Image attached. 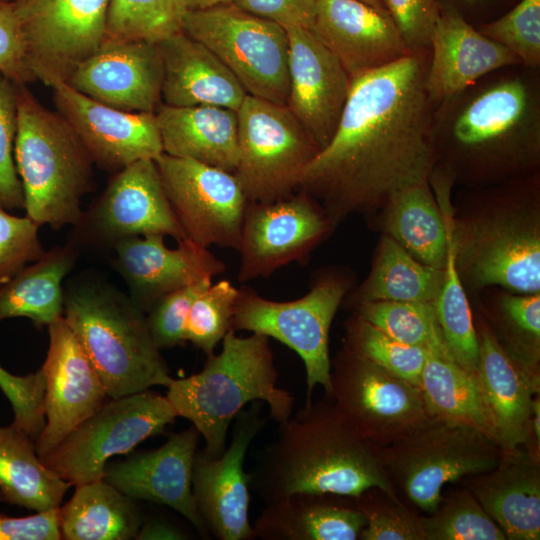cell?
I'll return each mask as SVG.
<instances>
[{"mask_svg": "<svg viewBox=\"0 0 540 540\" xmlns=\"http://www.w3.org/2000/svg\"><path fill=\"white\" fill-rule=\"evenodd\" d=\"M428 63L429 53H412L351 80L336 131L299 186L335 228L352 214L379 212L397 191L428 181L435 166Z\"/></svg>", "mask_w": 540, "mask_h": 540, "instance_id": "obj_1", "label": "cell"}, {"mask_svg": "<svg viewBox=\"0 0 540 540\" xmlns=\"http://www.w3.org/2000/svg\"><path fill=\"white\" fill-rule=\"evenodd\" d=\"M435 166L481 188L539 173L540 68L493 71L434 105Z\"/></svg>", "mask_w": 540, "mask_h": 540, "instance_id": "obj_2", "label": "cell"}, {"mask_svg": "<svg viewBox=\"0 0 540 540\" xmlns=\"http://www.w3.org/2000/svg\"><path fill=\"white\" fill-rule=\"evenodd\" d=\"M248 474L250 489L266 505L296 493L356 497L371 487L398 497L379 446L350 426L329 398L306 403L278 423Z\"/></svg>", "mask_w": 540, "mask_h": 540, "instance_id": "obj_3", "label": "cell"}, {"mask_svg": "<svg viewBox=\"0 0 540 540\" xmlns=\"http://www.w3.org/2000/svg\"><path fill=\"white\" fill-rule=\"evenodd\" d=\"M476 207L449 219L460 279L469 288L540 292L539 173L479 188Z\"/></svg>", "mask_w": 540, "mask_h": 540, "instance_id": "obj_4", "label": "cell"}, {"mask_svg": "<svg viewBox=\"0 0 540 540\" xmlns=\"http://www.w3.org/2000/svg\"><path fill=\"white\" fill-rule=\"evenodd\" d=\"M269 339L259 333L241 337L231 329L221 341V352L208 355L200 372L172 378L166 387L177 417L196 427L210 456L223 453L230 424L250 402H266L277 423L291 416L294 398L277 386Z\"/></svg>", "mask_w": 540, "mask_h": 540, "instance_id": "obj_5", "label": "cell"}, {"mask_svg": "<svg viewBox=\"0 0 540 540\" xmlns=\"http://www.w3.org/2000/svg\"><path fill=\"white\" fill-rule=\"evenodd\" d=\"M63 317L100 376L109 398L167 387L169 368L146 313L105 280L78 277L64 289Z\"/></svg>", "mask_w": 540, "mask_h": 540, "instance_id": "obj_6", "label": "cell"}, {"mask_svg": "<svg viewBox=\"0 0 540 540\" xmlns=\"http://www.w3.org/2000/svg\"><path fill=\"white\" fill-rule=\"evenodd\" d=\"M14 157L26 216L38 226H77L81 199L93 185L94 162L64 118L42 106L22 84Z\"/></svg>", "mask_w": 540, "mask_h": 540, "instance_id": "obj_7", "label": "cell"}, {"mask_svg": "<svg viewBox=\"0 0 540 540\" xmlns=\"http://www.w3.org/2000/svg\"><path fill=\"white\" fill-rule=\"evenodd\" d=\"M503 452L482 431L436 417L379 447L382 467L397 496L420 514L436 509L446 484L494 468Z\"/></svg>", "mask_w": 540, "mask_h": 540, "instance_id": "obj_8", "label": "cell"}, {"mask_svg": "<svg viewBox=\"0 0 540 540\" xmlns=\"http://www.w3.org/2000/svg\"><path fill=\"white\" fill-rule=\"evenodd\" d=\"M350 276L339 269L320 272L310 290L290 301H275L242 286L234 307L231 328L263 334L296 352L306 370L307 399L315 386L330 394L329 332L332 321L350 291Z\"/></svg>", "mask_w": 540, "mask_h": 540, "instance_id": "obj_9", "label": "cell"}, {"mask_svg": "<svg viewBox=\"0 0 540 540\" xmlns=\"http://www.w3.org/2000/svg\"><path fill=\"white\" fill-rule=\"evenodd\" d=\"M182 30L207 46L248 95L287 106L289 38L284 27L229 3L187 10Z\"/></svg>", "mask_w": 540, "mask_h": 540, "instance_id": "obj_10", "label": "cell"}, {"mask_svg": "<svg viewBox=\"0 0 540 540\" xmlns=\"http://www.w3.org/2000/svg\"><path fill=\"white\" fill-rule=\"evenodd\" d=\"M237 118L234 174L248 201L267 203L293 195L319 146L287 106L247 94Z\"/></svg>", "mask_w": 540, "mask_h": 540, "instance_id": "obj_11", "label": "cell"}, {"mask_svg": "<svg viewBox=\"0 0 540 540\" xmlns=\"http://www.w3.org/2000/svg\"><path fill=\"white\" fill-rule=\"evenodd\" d=\"M176 418L168 398L150 389L109 398L40 459L72 486L101 480L111 457L163 433Z\"/></svg>", "mask_w": 540, "mask_h": 540, "instance_id": "obj_12", "label": "cell"}, {"mask_svg": "<svg viewBox=\"0 0 540 540\" xmlns=\"http://www.w3.org/2000/svg\"><path fill=\"white\" fill-rule=\"evenodd\" d=\"M327 396L362 437L383 447L430 418L419 386L346 347L331 360Z\"/></svg>", "mask_w": 540, "mask_h": 540, "instance_id": "obj_13", "label": "cell"}, {"mask_svg": "<svg viewBox=\"0 0 540 540\" xmlns=\"http://www.w3.org/2000/svg\"><path fill=\"white\" fill-rule=\"evenodd\" d=\"M28 66L52 86L66 82L106 36L110 0H13Z\"/></svg>", "mask_w": 540, "mask_h": 540, "instance_id": "obj_14", "label": "cell"}, {"mask_svg": "<svg viewBox=\"0 0 540 540\" xmlns=\"http://www.w3.org/2000/svg\"><path fill=\"white\" fill-rule=\"evenodd\" d=\"M154 161L187 238L238 251L248 199L235 174L166 153Z\"/></svg>", "mask_w": 540, "mask_h": 540, "instance_id": "obj_15", "label": "cell"}, {"mask_svg": "<svg viewBox=\"0 0 540 540\" xmlns=\"http://www.w3.org/2000/svg\"><path fill=\"white\" fill-rule=\"evenodd\" d=\"M334 229L321 205L301 189L273 202L248 201L238 248V281L268 278L291 263L304 265Z\"/></svg>", "mask_w": 540, "mask_h": 540, "instance_id": "obj_16", "label": "cell"}, {"mask_svg": "<svg viewBox=\"0 0 540 540\" xmlns=\"http://www.w3.org/2000/svg\"><path fill=\"white\" fill-rule=\"evenodd\" d=\"M72 241L112 247L148 234L187 238L164 191L155 161L142 159L114 173L102 195L75 226Z\"/></svg>", "mask_w": 540, "mask_h": 540, "instance_id": "obj_17", "label": "cell"}, {"mask_svg": "<svg viewBox=\"0 0 540 540\" xmlns=\"http://www.w3.org/2000/svg\"><path fill=\"white\" fill-rule=\"evenodd\" d=\"M261 401L242 409L234 419L232 440L218 457L197 450L192 469V492L210 533L218 540L254 539L249 519V474L243 465L252 441L263 429Z\"/></svg>", "mask_w": 540, "mask_h": 540, "instance_id": "obj_18", "label": "cell"}, {"mask_svg": "<svg viewBox=\"0 0 540 540\" xmlns=\"http://www.w3.org/2000/svg\"><path fill=\"white\" fill-rule=\"evenodd\" d=\"M51 88L57 112L103 170L114 174L136 161L155 160L164 153L155 113L110 107L64 81Z\"/></svg>", "mask_w": 540, "mask_h": 540, "instance_id": "obj_19", "label": "cell"}, {"mask_svg": "<svg viewBox=\"0 0 540 540\" xmlns=\"http://www.w3.org/2000/svg\"><path fill=\"white\" fill-rule=\"evenodd\" d=\"M49 347L40 368L45 379V426L35 440L39 457L54 449L108 399L96 369L63 316L48 326Z\"/></svg>", "mask_w": 540, "mask_h": 540, "instance_id": "obj_20", "label": "cell"}, {"mask_svg": "<svg viewBox=\"0 0 540 540\" xmlns=\"http://www.w3.org/2000/svg\"><path fill=\"white\" fill-rule=\"evenodd\" d=\"M163 65L157 43L105 37L66 81L110 107L155 113L162 104Z\"/></svg>", "mask_w": 540, "mask_h": 540, "instance_id": "obj_21", "label": "cell"}, {"mask_svg": "<svg viewBox=\"0 0 540 540\" xmlns=\"http://www.w3.org/2000/svg\"><path fill=\"white\" fill-rule=\"evenodd\" d=\"M286 30L290 79L287 107L321 150L336 131L351 78L312 28Z\"/></svg>", "mask_w": 540, "mask_h": 540, "instance_id": "obj_22", "label": "cell"}, {"mask_svg": "<svg viewBox=\"0 0 540 540\" xmlns=\"http://www.w3.org/2000/svg\"><path fill=\"white\" fill-rule=\"evenodd\" d=\"M164 235L132 236L117 241L114 266L129 289L130 298L145 313L163 296L225 272V263L208 247L190 238L165 245Z\"/></svg>", "mask_w": 540, "mask_h": 540, "instance_id": "obj_23", "label": "cell"}, {"mask_svg": "<svg viewBox=\"0 0 540 540\" xmlns=\"http://www.w3.org/2000/svg\"><path fill=\"white\" fill-rule=\"evenodd\" d=\"M201 438L194 425L171 434L159 448L107 465L104 480L134 500L165 505L208 539L210 533L192 492V469Z\"/></svg>", "mask_w": 540, "mask_h": 540, "instance_id": "obj_24", "label": "cell"}, {"mask_svg": "<svg viewBox=\"0 0 540 540\" xmlns=\"http://www.w3.org/2000/svg\"><path fill=\"white\" fill-rule=\"evenodd\" d=\"M474 321L479 342L476 378L496 441L504 451L525 448L540 457L531 432L532 401L540 394V374L512 357L486 320Z\"/></svg>", "mask_w": 540, "mask_h": 540, "instance_id": "obj_25", "label": "cell"}, {"mask_svg": "<svg viewBox=\"0 0 540 540\" xmlns=\"http://www.w3.org/2000/svg\"><path fill=\"white\" fill-rule=\"evenodd\" d=\"M312 29L351 80L412 54L391 16L358 0H317Z\"/></svg>", "mask_w": 540, "mask_h": 540, "instance_id": "obj_26", "label": "cell"}, {"mask_svg": "<svg viewBox=\"0 0 540 540\" xmlns=\"http://www.w3.org/2000/svg\"><path fill=\"white\" fill-rule=\"evenodd\" d=\"M518 64L512 52L484 36L453 8L440 4L425 78L434 105L493 71Z\"/></svg>", "mask_w": 540, "mask_h": 540, "instance_id": "obj_27", "label": "cell"}, {"mask_svg": "<svg viewBox=\"0 0 540 540\" xmlns=\"http://www.w3.org/2000/svg\"><path fill=\"white\" fill-rule=\"evenodd\" d=\"M458 482L475 496L506 540L540 539V457L525 448L504 451L497 466Z\"/></svg>", "mask_w": 540, "mask_h": 540, "instance_id": "obj_28", "label": "cell"}, {"mask_svg": "<svg viewBox=\"0 0 540 540\" xmlns=\"http://www.w3.org/2000/svg\"><path fill=\"white\" fill-rule=\"evenodd\" d=\"M157 44L163 65L162 104L239 109L245 89L207 46L183 31Z\"/></svg>", "mask_w": 540, "mask_h": 540, "instance_id": "obj_29", "label": "cell"}, {"mask_svg": "<svg viewBox=\"0 0 540 540\" xmlns=\"http://www.w3.org/2000/svg\"><path fill=\"white\" fill-rule=\"evenodd\" d=\"M365 525L354 497L296 493L267 504L252 526L262 540H356Z\"/></svg>", "mask_w": 540, "mask_h": 540, "instance_id": "obj_30", "label": "cell"}, {"mask_svg": "<svg viewBox=\"0 0 540 540\" xmlns=\"http://www.w3.org/2000/svg\"><path fill=\"white\" fill-rule=\"evenodd\" d=\"M155 115L164 153L235 172L239 159L237 111L161 104Z\"/></svg>", "mask_w": 540, "mask_h": 540, "instance_id": "obj_31", "label": "cell"}, {"mask_svg": "<svg viewBox=\"0 0 540 540\" xmlns=\"http://www.w3.org/2000/svg\"><path fill=\"white\" fill-rule=\"evenodd\" d=\"M379 212H383L385 235L395 240L417 261L444 269L449 246L448 222L429 181L397 191Z\"/></svg>", "mask_w": 540, "mask_h": 540, "instance_id": "obj_32", "label": "cell"}, {"mask_svg": "<svg viewBox=\"0 0 540 540\" xmlns=\"http://www.w3.org/2000/svg\"><path fill=\"white\" fill-rule=\"evenodd\" d=\"M78 256V247L72 241L55 246L1 285L0 320L26 317L37 326H49L63 316L62 282Z\"/></svg>", "mask_w": 540, "mask_h": 540, "instance_id": "obj_33", "label": "cell"}, {"mask_svg": "<svg viewBox=\"0 0 540 540\" xmlns=\"http://www.w3.org/2000/svg\"><path fill=\"white\" fill-rule=\"evenodd\" d=\"M58 511L65 540H131L142 526L135 500L104 479L77 485Z\"/></svg>", "mask_w": 540, "mask_h": 540, "instance_id": "obj_34", "label": "cell"}, {"mask_svg": "<svg viewBox=\"0 0 540 540\" xmlns=\"http://www.w3.org/2000/svg\"><path fill=\"white\" fill-rule=\"evenodd\" d=\"M72 485L48 468L35 441L11 423L0 426V491L4 501L36 512L59 508Z\"/></svg>", "mask_w": 540, "mask_h": 540, "instance_id": "obj_35", "label": "cell"}, {"mask_svg": "<svg viewBox=\"0 0 540 540\" xmlns=\"http://www.w3.org/2000/svg\"><path fill=\"white\" fill-rule=\"evenodd\" d=\"M444 278V269L417 261L401 245L385 235L377 249L372 269L362 284L347 294L346 304L373 301L434 304Z\"/></svg>", "mask_w": 540, "mask_h": 540, "instance_id": "obj_36", "label": "cell"}, {"mask_svg": "<svg viewBox=\"0 0 540 540\" xmlns=\"http://www.w3.org/2000/svg\"><path fill=\"white\" fill-rule=\"evenodd\" d=\"M419 387L431 417L474 427L496 441L477 378L448 354L428 352Z\"/></svg>", "mask_w": 540, "mask_h": 540, "instance_id": "obj_37", "label": "cell"}, {"mask_svg": "<svg viewBox=\"0 0 540 540\" xmlns=\"http://www.w3.org/2000/svg\"><path fill=\"white\" fill-rule=\"evenodd\" d=\"M447 219L450 216L447 215ZM444 278L434 302L442 338L450 357L476 377L479 365V342L475 321L464 285L457 272L450 240Z\"/></svg>", "mask_w": 540, "mask_h": 540, "instance_id": "obj_38", "label": "cell"}, {"mask_svg": "<svg viewBox=\"0 0 540 540\" xmlns=\"http://www.w3.org/2000/svg\"><path fill=\"white\" fill-rule=\"evenodd\" d=\"M487 321L504 349L540 374V292L499 297Z\"/></svg>", "mask_w": 540, "mask_h": 540, "instance_id": "obj_39", "label": "cell"}, {"mask_svg": "<svg viewBox=\"0 0 540 540\" xmlns=\"http://www.w3.org/2000/svg\"><path fill=\"white\" fill-rule=\"evenodd\" d=\"M352 312L404 344L449 355L434 304L373 301L355 306Z\"/></svg>", "mask_w": 540, "mask_h": 540, "instance_id": "obj_40", "label": "cell"}, {"mask_svg": "<svg viewBox=\"0 0 540 540\" xmlns=\"http://www.w3.org/2000/svg\"><path fill=\"white\" fill-rule=\"evenodd\" d=\"M422 525L427 540H506L495 521L462 484L441 493L436 509Z\"/></svg>", "mask_w": 540, "mask_h": 540, "instance_id": "obj_41", "label": "cell"}, {"mask_svg": "<svg viewBox=\"0 0 540 540\" xmlns=\"http://www.w3.org/2000/svg\"><path fill=\"white\" fill-rule=\"evenodd\" d=\"M186 0H110L106 36L154 43L183 31Z\"/></svg>", "mask_w": 540, "mask_h": 540, "instance_id": "obj_42", "label": "cell"}, {"mask_svg": "<svg viewBox=\"0 0 540 540\" xmlns=\"http://www.w3.org/2000/svg\"><path fill=\"white\" fill-rule=\"evenodd\" d=\"M345 330L344 347L355 355L419 386L428 351L392 338L354 313L347 319Z\"/></svg>", "mask_w": 540, "mask_h": 540, "instance_id": "obj_43", "label": "cell"}, {"mask_svg": "<svg viewBox=\"0 0 540 540\" xmlns=\"http://www.w3.org/2000/svg\"><path fill=\"white\" fill-rule=\"evenodd\" d=\"M366 525L360 540H427L422 515L379 487H371L354 497Z\"/></svg>", "mask_w": 540, "mask_h": 540, "instance_id": "obj_44", "label": "cell"}, {"mask_svg": "<svg viewBox=\"0 0 540 540\" xmlns=\"http://www.w3.org/2000/svg\"><path fill=\"white\" fill-rule=\"evenodd\" d=\"M239 288L229 280L211 283L193 302L185 328V341L202 350L206 356L231 330Z\"/></svg>", "mask_w": 540, "mask_h": 540, "instance_id": "obj_45", "label": "cell"}, {"mask_svg": "<svg viewBox=\"0 0 540 540\" xmlns=\"http://www.w3.org/2000/svg\"><path fill=\"white\" fill-rule=\"evenodd\" d=\"M476 28L512 52L521 65L540 68V0H519Z\"/></svg>", "mask_w": 540, "mask_h": 540, "instance_id": "obj_46", "label": "cell"}, {"mask_svg": "<svg viewBox=\"0 0 540 540\" xmlns=\"http://www.w3.org/2000/svg\"><path fill=\"white\" fill-rule=\"evenodd\" d=\"M18 86L0 72V207L7 211L24 208L23 188L14 157Z\"/></svg>", "mask_w": 540, "mask_h": 540, "instance_id": "obj_47", "label": "cell"}, {"mask_svg": "<svg viewBox=\"0 0 540 540\" xmlns=\"http://www.w3.org/2000/svg\"><path fill=\"white\" fill-rule=\"evenodd\" d=\"M211 283L212 279H204L177 289L157 300L146 312L150 334L159 349L185 342L190 308L198 295Z\"/></svg>", "mask_w": 540, "mask_h": 540, "instance_id": "obj_48", "label": "cell"}, {"mask_svg": "<svg viewBox=\"0 0 540 540\" xmlns=\"http://www.w3.org/2000/svg\"><path fill=\"white\" fill-rule=\"evenodd\" d=\"M38 228L28 216H14L0 207V286L44 254Z\"/></svg>", "mask_w": 540, "mask_h": 540, "instance_id": "obj_49", "label": "cell"}, {"mask_svg": "<svg viewBox=\"0 0 540 540\" xmlns=\"http://www.w3.org/2000/svg\"><path fill=\"white\" fill-rule=\"evenodd\" d=\"M0 389L12 406V423L35 441L46 422L45 379L41 369L36 373L18 376L0 365Z\"/></svg>", "mask_w": 540, "mask_h": 540, "instance_id": "obj_50", "label": "cell"}, {"mask_svg": "<svg viewBox=\"0 0 540 540\" xmlns=\"http://www.w3.org/2000/svg\"><path fill=\"white\" fill-rule=\"evenodd\" d=\"M389 14L411 53H430L431 36L440 14L438 0H386Z\"/></svg>", "mask_w": 540, "mask_h": 540, "instance_id": "obj_51", "label": "cell"}, {"mask_svg": "<svg viewBox=\"0 0 540 540\" xmlns=\"http://www.w3.org/2000/svg\"><path fill=\"white\" fill-rule=\"evenodd\" d=\"M0 72L22 85L35 80L27 63L21 26L10 0H0Z\"/></svg>", "mask_w": 540, "mask_h": 540, "instance_id": "obj_52", "label": "cell"}, {"mask_svg": "<svg viewBox=\"0 0 540 540\" xmlns=\"http://www.w3.org/2000/svg\"><path fill=\"white\" fill-rule=\"evenodd\" d=\"M232 4L285 29L312 28L317 0H232Z\"/></svg>", "mask_w": 540, "mask_h": 540, "instance_id": "obj_53", "label": "cell"}, {"mask_svg": "<svg viewBox=\"0 0 540 540\" xmlns=\"http://www.w3.org/2000/svg\"><path fill=\"white\" fill-rule=\"evenodd\" d=\"M62 539L58 508L25 517L0 513V540Z\"/></svg>", "mask_w": 540, "mask_h": 540, "instance_id": "obj_54", "label": "cell"}, {"mask_svg": "<svg viewBox=\"0 0 540 540\" xmlns=\"http://www.w3.org/2000/svg\"><path fill=\"white\" fill-rule=\"evenodd\" d=\"M189 537L177 526L162 519H151L142 524L136 540H184Z\"/></svg>", "mask_w": 540, "mask_h": 540, "instance_id": "obj_55", "label": "cell"}, {"mask_svg": "<svg viewBox=\"0 0 540 540\" xmlns=\"http://www.w3.org/2000/svg\"><path fill=\"white\" fill-rule=\"evenodd\" d=\"M451 5H446L456 10L464 19L471 23L475 15H488L491 7L499 4L501 0H452ZM506 1V0H504ZM443 5V4H442Z\"/></svg>", "mask_w": 540, "mask_h": 540, "instance_id": "obj_56", "label": "cell"}, {"mask_svg": "<svg viewBox=\"0 0 540 540\" xmlns=\"http://www.w3.org/2000/svg\"><path fill=\"white\" fill-rule=\"evenodd\" d=\"M531 432L535 444L540 447V397L537 394L532 401Z\"/></svg>", "mask_w": 540, "mask_h": 540, "instance_id": "obj_57", "label": "cell"}, {"mask_svg": "<svg viewBox=\"0 0 540 540\" xmlns=\"http://www.w3.org/2000/svg\"><path fill=\"white\" fill-rule=\"evenodd\" d=\"M229 3H232V0H186L188 10L206 9Z\"/></svg>", "mask_w": 540, "mask_h": 540, "instance_id": "obj_58", "label": "cell"}, {"mask_svg": "<svg viewBox=\"0 0 540 540\" xmlns=\"http://www.w3.org/2000/svg\"><path fill=\"white\" fill-rule=\"evenodd\" d=\"M358 1H361L373 7L374 9L378 10L379 12L390 16L388 8H387L386 0H358Z\"/></svg>", "mask_w": 540, "mask_h": 540, "instance_id": "obj_59", "label": "cell"}, {"mask_svg": "<svg viewBox=\"0 0 540 540\" xmlns=\"http://www.w3.org/2000/svg\"><path fill=\"white\" fill-rule=\"evenodd\" d=\"M1 501H4V498H3V495H2V493H1V491H0V502H1Z\"/></svg>", "mask_w": 540, "mask_h": 540, "instance_id": "obj_60", "label": "cell"}, {"mask_svg": "<svg viewBox=\"0 0 540 540\" xmlns=\"http://www.w3.org/2000/svg\"><path fill=\"white\" fill-rule=\"evenodd\" d=\"M10 1H13V0H10Z\"/></svg>", "mask_w": 540, "mask_h": 540, "instance_id": "obj_61", "label": "cell"}]
</instances>
